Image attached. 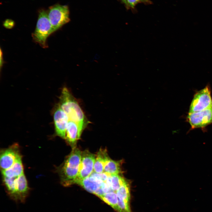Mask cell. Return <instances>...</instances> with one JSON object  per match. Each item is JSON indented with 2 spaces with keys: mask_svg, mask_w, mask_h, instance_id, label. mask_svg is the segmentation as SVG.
<instances>
[{
  "mask_svg": "<svg viewBox=\"0 0 212 212\" xmlns=\"http://www.w3.org/2000/svg\"><path fill=\"white\" fill-rule=\"evenodd\" d=\"M15 183L19 203H24L29 195V188L24 173L16 178Z\"/></svg>",
  "mask_w": 212,
  "mask_h": 212,
  "instance_id": "9",
  "label": "cell"
},
{
  "mask_svg": "<svg viewBox=\"0 0 212 212\" xmlns=\"http://www.w3.org/2000/svg\"><path fill=\"white\" fill-rule=\"evenodd\" d=\"M109 158L106 149H100L96 158L93 172L97 173H103L105 163Z\"/></svg>",
  "mask_w": 212,
  "mask_h": 212,
  "instance_id": "14",
  "label": "cell"
},
{
  "mask_svg": "<svg viewBox=\"0 0 212 212\" xmlns=\"http://www.w3.org/2000/svg\"><path fill=\"white\" fill-rule=\"evenodd\" d=\"M126 182L125 179L119 174L111 175L110 186L114 191L116 192Z\"/></svg>",
  "mask_w": 212,
  "mask_h": 212,
  "instance_id": "18",
  "label": "cell"
},
{
  "mask_svg": "<svg viewBox=\"0 0 212 212\" xmlns=\"http://www.w3.org/2000/svg\"><path fill=\"white\" fill-rule=\"evenodd\" d=\"M103 182L96 178L90 176L77 182V184L89 192L94 193Z\"/></svg>",
  "mask_w": 212,
  "mask_h": 212,
  "instance_id": "11",
  "label": "cell"
},
{
  "mask_svg": "<svg viewBox=\"0 0 212 212\" xmlns=\"http://www.w3.org/2000/svg\"><path fill=\"white\" fill-rule=\"evenodd\" d=\"M47 15L54 32L70 20L69 9L66 5L57 4L52 6L49 8Z\"/></svg>",
  "mask_w": 212,
  "mask_h": 212,
  "instance_id": "3",
  "label": "cell"
},
{
  "mask_svg": "<svg viewBox=\"0 0 212 212\" xmlns=\"http://www.w3.org/2000/svg\"><path fill=\"white\" fill-rule=\"evenodd\" d=\"M82 132L75 122L69 120L67 126L65 139L73 148L75 147L77 140L80 138Z\"/></svg>",
  "mask_w": 212,
  "mask_h": 212,
  "instance_id": "10",
  "label": "cell"
},
{
  "mask_svg": "<svg viewBox=\"0 0 212 212\" xmlns=\"http://www.w3.org/2000/svg\"><path fill=\"white\" fill-rule=\"evenodd\" d=\"M141 2L148 5L152 4V2L150 0H141Z\"/></svg>",
  "mask_w": 212,
  "mask_h": 212,
  "instance_id": "22",
  "label": "cell"
},
{
  "mask_svg": "<svg viewBox=\"0 0 212 212\" xmlns=\"http://www.w3.org/2000/svg\"><path fill=\"white\" fill-rule=\"evenodd\" d=\"M21 157L17 144H14L9 148L2 150L1 153L0 159L1 170L10 168Z\"/></svg>",
  "mask_w": 212,
  "mask_h": 212,
  "instance_id": "7",
  "label": "cell"
},
{
  "mask_svg": "<svg viewBox=\"0 0 212 212\" xmlns=\"http://www.w3.org/2000/svg\"><path fill=\"white\" fill-rule=\"evenodd\" d=\"M59 105L68 116L69 120L76 123L82 133L90 122L77 101L66 87L62 90Z\"/></svg>",
  "mask_w": 212,
  "mask_h": 212,
  "instance_id": "1",
  "label": "cell"
},
{
  "mask_svg": "<svg viewBox=\"0 0 212 212\" xmlns=\"http://www.w3.org/2000/svg\"><path fill=\"white\" fill-rule=\"evenodd\" d=\"M116 210L118 212H131L129 203L118 198V202Z\"/></svg>",
  "mask_w": 212,
  "mask_h": 212,
  "instance_id": "19",
  "label": "cell"
},
{
  "mask_svg": "<svg viewBox=\"0 0 212 212\" xmlns=\"http://www.w3.org/2000/svg\"><path fill=\"white\" fill-rule=\"evenodd\" d=\"M100 198L116 210L118 202V197L116 192L112 191L105 193Z\"/></svg>",
  "mask_w": 212,
  "mask_h": 212,
  "instance_id": "16",
  "label": "cell"
},
{
  "mask_svg": "<svg viewBox=\"0 0 212 212\" xmlns=\"http://www.w3.org/2000/svg\"><path fill=\"white\" fill-rule=\"evenodd\" d=\"M4 26L7 28H12L14 25V22L11 20L7 19L4 23Z\"/></svg>",
  "mask_w": 212,
  "mask_h": 212,
  "instance_id": "21",
  "label": "cell"
},
{
  "mask_svg": "<svg viewBox=\"0 0 212 212\" xmlns=\"http://www.w3.org/2000/svg\"><path fill=\"white\" fill-rule=\"evenodd\" d=\"M3 54L1 51V49H0V67L1 69V66H2L3 64Z\"/></svg>",
  "mask_w": 212,
  "mask_h": 212,
  "instance_id": "23",
  "label": "cell"
},
{
  "mask_svg": "<svg viewBox=\"0 0 212 212\" xmlns=\"http://www.w3.org/2000/svg\"><path fill=\"white\" fill-rule=\"evenodd\" d=\"M21 157L19 158L9 168L1 170L3 177L8 178L17 177L24 173Z\"/></svg>",
  "mask_w": 212,
  "mask_h": 212,
  "instance_id": "12",
  "label": "cell"
},
{
  "mask_svg": "<svg viewBox=\"0 0 212 212\" xmlns=\"http://www.w3.org/2000/svg\"><path fill=\"white\" fill-rule=\"evenodd\" d=\"M53 117L56 135L65 139L67 127L69 119L67 114L59 105L54 111Z\"/></svg>",
  "mask_w": 212,
  "mask_h": 212,
  "instance_id": "8",
  "label": "cell"
},
{
  "mask_svg": "<svg viewBox=\"0 0 212 212\" xmlns=\"http://www.w3.org/2000/svg\"><path fill=\"white\" fill-rule=\"evenodd\" d=\"M119 198L129 203L130 198V186L126 182L116 191Z\"/></svg>",
  "mask_w": 212,
  "mask_h": 212,
  "instance_id": "17",
  "label": "cell"
},
{
  "mask_svg": "<svg viewBox=\"0 0 212 212\" xmlns=\"http://www.w3.org/2000/svg\"><path fill=\"white\" fill-rule=\"evenodd\" d=\"M121 161H115L110 158L106 161L104 167L103 172L110 175L119 174L120 172Z\"/></svg>",
  "mask_w": 212,
  "mask_h": 212,
  "instance_id": "15",
  "label": "cell"
},
{
  "mask_svg": "<svg viewBox=\"0 0 212 212\" xmlns=\"http://www.w3.org/2000/svg\"><path fill=\"white\" fill-rule=\"evenodd\" d=\"M53 32L47 12L44 10H41L39 12L35 30L32 34L33 40L43 48H47L48 47L47 38Z\"/></svg>",
  "mask_w": 212,
  "mask_h": 212,
  "instance_id": "2",
  "label": "cell"
},
{
  "mask_svg": "<svg viewBox=\"0 0 212 212\" xmlns=\"http://www.w3.org/2000/svg\"><path fill=\"white\" fill-rule=\"evenodd\" d=\"M96 156L88 150L82 152V158L78 175L73 184L90 176L93 172Z\"/></svg>",
  "mask_w": 212,
  "mask_h": 212,
  "instance_id": "5",
  "label": "cell"
},
{
  "mask_svg": "<svg viewBox=\"0 0 212 212\" xmlns=\"http://www.w3.org/2000/svg\"><path fill=\"white\" fill-rule=\"evenodd\" d=\"M188 120L192 128H203L212 123V107L204 110L189 113Z\"/></svg>",
  "mask_w": 212,
  "mask_h": 212,
  "instance_id": "6",
  "label": "cell"
},
{
  "mask_svg": "<svg viewBox=\"0 0 212 212\" xmlns=\"http://www.w3.org/2000/svg\"><path fill=\"white\" fill-rule=\"evenodd\" d=\"M212 107V99L209 87L207 86L195 95L189 113L201 111Z\"/></svg>",
  "mask_w": 212,
  "mask_h": 212,
  "instance_id": "4",
  "label": "cell"
},
{
  "mask_svg": "<svg viewBox=\"0 0 212 212\" xmlns=\"http://www.w3.org/2000/svg\"><path fill=\"white\" fill-rule=\"evenodd\" d=\"M125 7L128 9L132 10H135L136 5L141 2V0H121Z\"/></svg>",
  "mask_w": 212,
  "mask_h": 212,
  "instance_id": "20",
  "label": "cell"
},
{
  "mask_svg": "<svg viewBox=\"0 0 212 212\" xmlns=\"http://www.w3.org/2000/svg\"><path fill=\"white\" fill-rule=\"evenodd\" d=\"M16 178H8L3 177V181L6 193L9 198L15 202L19 203L16 187Z\"/></svg>",
  "mask_w": 212,
  "mask_h": 212,
  "instance_id": "13",
  "label": "cell"
}]
</instances>
